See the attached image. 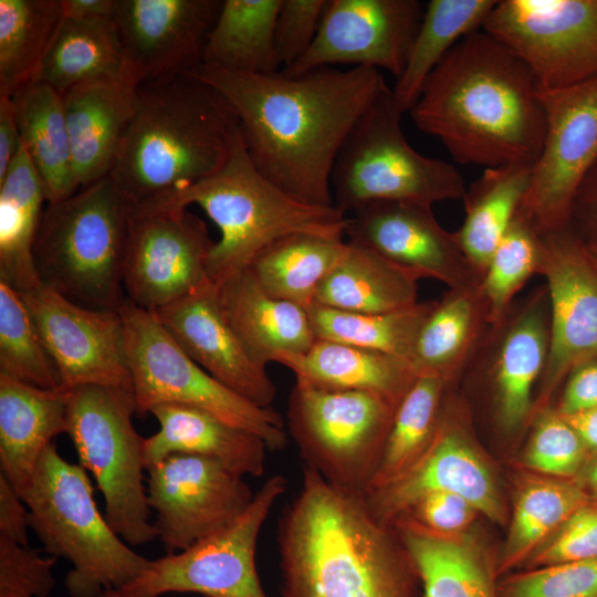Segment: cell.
<instances>
[{
  "mask_svg": "<svg viewBox=\"0 0 597 597\" xmlns=\"http://www.w3.org/2000/svg\"><path fill=\"white\" fill-rule=\"evenodd\" d=\"M190 74L228 101L256 169L289 195L317 206H334L331 176L337 155L387 85L380 71L359 66L241 75L201 64Z\"/></svg>",
  "mask_w": 597,
  "mask_h": 597,
  "instance_id": "cell-1",
  "label": "cell"
},
{
  "mask_svg": "<svg viewBox=\"0 0 597 597\" xmlns=\"http://www.w3.org/2000/svg\"><path fill=\"white\" fill-rule=\"evenodd\" d=\"M461 165L494 168L536 160L546 119L530 69L480 29L439 63L409 111Z\"/></svg>",
  "mask_w": 597,
  "mask_h": 597,
  "instance_id": "cell-2",
  "label": "cell"
},
{
  "mask_svg": "<svg viewBox=\"0 0 597 597\" xmlns=\"http://www.w3.org/2000/svg\"><path fill=\"white\" fill-rule=\"evenodd\" d=\"M277 547L284 597H415L420 582L395 527L307 465Z\"/></svg>",
  "mask_w": 597,
  "mask_h": 597,
  "instance_id": "cell-3",
  "label": "cell"
},
{
  "mask_svg": "<svg viewBox=\"0 0 597 597\" xmlns=\"http://www.w3.org/2000/svg\"><path fill=\"white\" fill-rule=\"evenodd\" d=\"M239 133L228 101L192 74L144 82L107 177L132 206L216 172Z\"/></svg>",
  "mask_w": 597,
  "mask_h": 597,
  "instance_id": "cell-4",
  "label": "cell"
},
{
  "mask_svg": "<svg viewBox=\"0 0 597 597\" xmlns=\"http://www.w3.org/2000/svg\"><path fill=\"white\" fill-rule=\"evenodd\" d=\"M198 205L220 231L208 259L213 284L250 268L276 240L295 232L344 238L347 216L335 205L296 199L264 177L249 157L240 127L227 161L212 175L142 206ZM138 206V205H136Z\"/></svg>",
  "mask_w": 597,
  "mask_h": 597,
  "instance_id": "cell-5",
  "label": "cell"
},
{
  "mask_svg": "<svg viewBox=\"0 0 597 597\" xmlns=\"http://www.w3.org/2000/svg\"><path fill=\"white\" fill-rule=\"evenodd\" d=\"M130 210L109 177L48 203L33 247L40 283L81 306L118 311Z\"/></svg>",
  "mask_w": 597,
  "mask_h": 597,
  "instance_id": "cell-6",
  "label": "cell"
},
{
  "mask_svg": "<svg viewBox=\"0 0 597 597\" xmlns=\"http://www.w3.org/2000/svg\"><path fill=\"white\" fill-rule=\"evenodd\" d=\"M21 496L45 552L73 565L64 580L71 597L119 591L148 565L98 511L86 470L64 460L54 443L42 453Z\"/></svg>",
  "mask_w": 597,
  "mask_h": 597,
  "instance_id": "cell-7",
  "label": "cell"
},
{
  "mask_svg": "<svg viewBox=\"0 0 597 597\" xmlns=\"http://www.w3.org/2000/svg\"><path fill=\"white\" fill-rule=\"evenodd\" d=\"M402 113L386 85L356 122L335 160L334 205L346 216L380 200L427 206L463 200L467 187L452 164L418 153L401 129Z\"/></svg>",
  "mask_w": 597,
  "mask_h": 597,
  "instance_id": "cell-8",
  "label": "cell"
},
{
  "mask_svg": "<svg viewBox=\"0 0 597 597\" xmlns=\"http://www.w3.org/2000/svg\"><path fill=\"white\" fill-rule=\"evenodd\" d=\"M134 415L130 392L96 385L69 390L65 433L104 496L108 524L132 546L157 538L145 486V439Z\"/></svg>",
  "mask_w": 597,
  "mask_h": 597,
  "instance_id": "cell-9",
  "label": "cell"
},
{
  "mask_svg": "<svg viewBox=\"0 0 597 597\" xmlns=\"http://www.w3.org/2000/svg\"><path fill=\"white\" fill-rule=\"evenodd\" d=\"M118 311L137 416L143 417L161 404L193 406L256 434L270 451L286 447L289 433L277 410L250 402L209 375L180 348L155 312L127 297Z\"/></svg>",
  "mask_w": 597,
  "mask_h": 597,
  "instance_id": "cell-10",
  "label": "cell"
},
{
  "mask_svg": "<svg viewBox=\"0 0 597 597\" xmlns=\"http://www.w3.org/2000/svg\"><path fill=\"white\" fill-rule=\"evenodd\" d=\"M398 404L371 391L325 390L295 378L286 430L305 464L328 483L365 495Z\"/></svg>",
  "mask_w": 597,
  "mask_h": 597,
  "instance_id": "cell-11",
  "label": "cell"
},
{
  "mask_svg": "<svg viewBox=\"0 0 597 597\" xmlns=\"http://www.w3.org/2000/svg\"><path fill=\"white\" fill-rule=\"evenodd\" d=\"M286 488L283 475L270 476L233 524L180 553L149 561L143 573L118 593L124 597H159L167 593L268 597L255 567L256 543Z\"/></svg>",
  "mask_w": 597,
  "mask_h": 597,
  "instance_id": "cell-12",
  "label": "cell"
},
{
  "mask_svg": "<svg viewBox=\"0 0 597 597\" xmlns=\"http://www.w3.org/2000/svg\"><path fill=\"white\" fill-rule=\"evenodd\" d=\"M482 30L530 69L541 91L597 76V0H501Z\"/></svg>",
  "mask_w": 597,
  "mask_h": 597,
  "instance_id": "cell-13",
  "label": "cell"
},
{
  "mask_svg": "<svg viewBox=\"0 0 597 597\" xmlns=\"http://www.w3.org/2000/svg\"><path fill=\"white\" fill-rule=\"evenodd\" d=\"M546 128L519 216L538 234L568 228L574 201L597 160V76L541 91Z\"/></svg>",
  "mask_w": 597,
  "mask_h": 597,
  "instance_id": "cell-14",
  "label": "cell"
},
{
  "mask_svg": "<svg viewBox=\"0 0 597 597\" xmlns=\"http://www.w3.org/2000/svg\"><path fill=\"white\" fill-rule=\"evenodd\" d=\"M214 242L187 208L132 206L123 266L126 297L157 312L209 281Z\"/></svg>",
  "mask_w": 597,
  "mask_h": 597,
  "instance_id": "cell-15",
  "label": "cell"
},
{
  "mask_svg": "<svg viewBox=\"0 0 597 597\" xmlns=\"http://www.w3.org/2000/svg\"><path fill=\"white\" fill-rule=\"evenodd\" d=\"M146 471L153 524L170 554L233 524L255 495L242 475L206 457L174 453Z\"/></svg>",
  "mask_w": 597,
  "mask_h": 597,
  "instance_id": "cell-16",
  "label": "cell"
},
{
  "mask_svg": "<svg viewBox=\"0 0 597 597\" xmlns=\"http://www.w3.org/2000/svg\"><path fill=\"white\" fill-rule=\"evenodd\" d=\"M540 235L549 344L535 410L546 408L572 371L597 360V258L568 228Z\"/></svg>",
  "mask_w": 597,
  "mask_h": 597,
  "instance_id": "cell-17",
  "label": "cell"
},
{
  "mask_svg": "<svg viewBox=\"0 0 597 597\" xmlns=\"http://www.w3.org/2000/svg\"><path fill=\"white\" fill-rule=\"evenodd\" d=\"M431 492L455 493L492 522L503 524L507 521L495 476L459 417L455 405L447 398L434 436L425 452L406 471L368 491L364 499L374 516L390 525L412 503Z\"/></svg>",
  "mask_w": 597,
  "mask_h": 597,
  "instance_id": "cell-18",
  "label": "cell"
},
{
  "mask_svg": "<svg viewBox=\"0 0 597 597\" xmlns=\"http://www.w3.org/2000/svg\"><path fill=\"white\" fill-rule=\"evenodd\" d=\"M20 294L64 390L96 385L134 395L119 311L81 306L42 284Z\"/></svg>",
  "mask_w": 597,
  "mask_h": 597,
  "instance_id": "cell-19",
  "label": "cell"
},
{
  "mask_svg": "<svg viewBox=\"0 0 597 597\" xmlns=\"http://www.w3.org/2000/svg\"><path fill=\"white\" fill-rule=\"evenodd\" d=\"M425 7L418 0H327L313 44L281 71L296 75L322 66L350 64L385 70L398 78Z\"/></svg>",
  "mask_w": 597,
  "mask_h": 597,
  "instance_id": "cell-20",
  "label": "cell"
},
{
  "mask_svg": "<svg viewBox=\"0 0 597 597\" xmlns=\"http://www.w3.org/2000/svg\"><path fill=\"white\" fill-rule=\"evenodd\" d=\"M345 235L418 280L433 279L449 290L480 286L482 276L461 250L453 232L436 219L431 206L380 200L347 217Z\"/></svg>",
  "mask_w": 597,
  "mask_h": 597,
  "instance_id": "cell-21",
  "label": "cell"
},
{
  "mask_svg": "<svg viewBox=\"0 0 597 597\" xmlns=\"http://www.w3.org/2000/svg\"><path fill=\"white\" fill-rule=\"evenodd\" d=\"M222 0H116L114 21L139 83L187 75L202 64Z\"/></svg>",
  "mask_w": 597,
  "mask_h": 597,
  "instance_id": "cell-22",
  "label": "cell"
},
{
  "mask_svg": "<svg viewBox=\"0 0 597 597\" xmlns=\"http://www.w3.org/2000/svg\"><path fill=\"white\" fill-rule=\"evenodd\" d=\"M180 348L223 386L260 407H272L276 388L266 368L247 354L210 280L155 312Z\"/></svg>",
  "mask_w": 597,
  "mask_h": 597,
  "instance_id": "cell-23",
  "label": "cell"
},
{
  "mask_svg": "<svg viewBox=\"0 0 597 597\" xmlns=\"http://www.w3.org/2000/svg\"><path fill=\"white\" fill-rule=\"evenodd\" d=\"M139 84L128 69L62 95L78 190L108 176L132 119Z\"/></svg>",
  "mask_w": 597,
  "mask_h": 597,
  "instance_id": "cell-24",
  "label": "cell"
},
{
  "mask_svg": "<svg viewBox=\"0 0 597 597\" xmlns=\"http://www.w3.org/2000/svg\"><path fill=\"white\" fill-rule=\"evenodd\" d=\"M499 329L503 334L492 366L496 415L501 428L514 432L535 411L533 391L547 360L549 306L545 285L515 314L511 312Z\"/></svg>",
  "mask_w": 597,
  "mask_h": 597,
  "instance_id": "cell-25",
  "label": "cell"
},
{
  "mask_svg": "<svg viewBox=\"0 0 597 597\" xmlns=\"http://www.w3.org/2000/svg\"><path fill=\"white\" fill-rule=\"evenodd\" d=\"M222 311L249 357L266 368L277 354H301L316 342L306 310L270 295L247 269L217 284Z\"/></svg>",
  "mask_w": 597,
  "mask_h": 597,
  "instance_id": "cell-26",
  "label": "cell"
},
{
  "mask_svg": "<svg viewBox=\"0 0 597 597\" xmlns=\"http://www.w3.org/2000/svg\"><path fill=\"white\" fill-rule=\"evenodd\" d=\"M149 413L158 420L159 430L145 439L146 469L181 453L217 460L242 476L263 475L269 449L256 434L188 405L161 404Z\"/></svg>",
  "mask_w": 597,
  "mask_h": 597,
  "instance_id": "cell-27",
  "label": "cell"
},
{
  "mask_svg": "<svg viewBox=\"0 0 597 597\" xmlns=\"http://www.w3.org/2000/svg\"><path fill=\"white\" fill-rule=\"evenodd\" d=\"M69 391L0 375V473L20 493L30 486L52 440L66 432Z\"/></svg>",
  "mask_w": 597,
  "mask_h": 597,
  "instance_id": "cell-28",
  "label": "cell"
},
{
  "mask_svg": "<svg viewBox=\"0 0 597 597\" xmlns=\"http://www.w3.org/2000/svg\"><path fill=\"white\" fill-rule=\"evenodd\" d=\"M391 525L416 566L425 597H499L496 557L475 536L436 534L405 521Z\"/></svg>",
  "mask_w": 597,
  "mask_h": 597,
  "instance_id": "cell-29",
  "label": "cell"
},
{
  "mask_svg": "<svg viewBox=\"0 0 597 597\" xmlns=\"http://www.w3.org/2000/svg\"><path fill=\"white\" fill-rule=\"evenodd\" d=\"M279 363L307 384L325 390H365L399 404L417 376L410 364L381 352L316 339L301 354H277Z\"/></svg>",
  "mask_w": 597,
  "mask_h": 597,
  "instance_id": "cell-30",
  "label": "cell"
},
{
  "mask_svg": "<svg viewBox=\"0 0 597 597\" xmlns=\"http://www.w3.org/2000/svg\"><path fill=\"white\" fill-rule=\"evenodd\" d=\"M45 201L43 184L21 140L0 180V280L19 293L41 284L33 247Z\"/></svg>",
  "mask_w": 597,
  "mask_h": 597,
  "instance_id": "cell-31",
  "label": "cell"
},
{
  "mask_svg": "<svg viewBox=\"0 0 597 597\" xmlns=\"http://www.w3.org/2000/svg\"><path fill=\"white\" fill-rule=\"evenodd\" d=\"M418 279L375 251L347 241V250L321 282L315 302L327 307L386 313L418 301Z\"/></svg>",
  "mask_w": 597,
  "mask_h": 597,
  "instance_id": "cell-32",
  "label": "cell"
},
{
  "mask_svg": "<svg viewBox=\"0 0 597 597\" xmlns=\"http://www.w3.org/2000/svg\"><path fill=\"white\" fill-rule=\"evenodd\" d=\"M127 70L114 19L64 17L33 82L63 95L81 84L115 77Z\"/></svg>",
  "mask_w": 597,
  "mask_h": 597,
  "instance_id": "cell-33",
  "label": "cell"
},
{
  "mask_svg": "<svg viewBox=\"0 0 597 597\" xmlns=\"http://www.w3.org/2000/svg\"><path fill=\"white\" fill-rule=\"evenodd\" d=\"M282 0H222L202 65L241 75L280 72L274 30Z\"/></svg>",
  "mask_w": 597,
  "mask_h": 597,
  "instance_id": "cell-34",
  "label": "cell"
},
{
  "mask_svg": "<svg viewBox=\"0 0 597 597\" xmlns=\"http://www.w3.org/2000/svg\"><path fill=\"white\" fill-rule=\"evenodd\" d=\"M21 140L43 184L48 203L78 191L62 95L51 86L32 82L12 96Z\"/></svg>",
  "mask_w": 597,
  "mask_h": 597,
  "instance_id": "cell-35",
  "label": "cell"
},
{
  "mask_svg": "<svg viewBox=\"0 0 597 597\" xmlns=\"http://www.w3.org/2000/svg\"><path fill=\"white\" fill-rule=\"evenodd\" d=\"M533 164L515 163L484 169L467 188L464 220L454 237L467 259L482 276L519 213L528 188Z\"/></svg>",
  "mask_w": 597,
  "mask_h": 597,
  "instance_id": "cell-36",
  "label": "cell"
},
{
  "mask_svg": "<svg viewBox=\"0 0 597 597\" xmlns=\"http://www.w3.org/2000/svg\"><path fill=\"white\" fill-rule=\"evenodd\" d=\"M486 325L479 287L449 290L434 301L420 328L410 358L415 375L438 377L450 384Z\"/></svg>",
  "mask_w": 597,
  "mask_h": 597,
  "instance_id": "cell-37",
  "label": "cell"
},
{
  "mask_svg": "<svg viewBox=\"0 0 597 597\" xmlns=\"http://www.w3.org/2000/svg\"><path fill=\"white\" fill-rule=\"evenodd\" d=\"M589 500L575 479L542 474L526 478L517 489L506 540L496 556L498 577L522 567L528 556Z\"/></svg>",
  "mask_w": 597,
  "mask_h": 597,
  "instance_id": "cell-38",
  "label": "cell"
},
{
  "mask_svg": "<svg viewBox=\"0 0 597 597\" xmlns=\"http://www.w3.org/2000/svg\"><path fill=\"white\" fill-rule=\"evenodd\" d=\"M496 0H430L402 73L391 88L399 111L409 113L430 74L464 36L482 29Z\"/></svg>",
  "mask_w": 597,
  "mask_h": 597,
  "instance_id": "cell-39",
  "label": "cell"
},
{
  "mask_svg": "<svg viewBox=\"0 0 597 597\" xmlns=\"http://www.w3.org/2000/svg\"><path fill=\"white\" fill-rule=\"evenodd\" d=\"M346 250L344 238L295 232L262 251L249 270L270 295L306 308Z\"/></svg>",
  "mask_w": 597,
  "mask_h": 597,
  "instance_id": "cell-40",
  "label": "cell"
},
{
  "mask_svg": "<svg viewBox=\"0 0 597 597\" xmlns=\"http://www.w3.org/2000/svg\"><path fill=\"white\" fill-rule=\"evenodd\" d=\"M63 18L62 0H0V95L33 82Z\"/></svg>",
  "mask_w": 597,
  "mask_h": 597,
  "instance_id": "cell-41",
  "label": "cell"
},
{
  "mask_svg": "<svg viewBox=\"0 0 597 597\" xmlns=\"http://www.w3.org/2000/svg\"><path fill=\"white\" fill-rule=\"evenodd\" d=\"M434 301L386 313H357L327 307L316 302L305 310L316 339L373 349L410 364L422 324Z\"/></svg>",
  "mask_w": 597,
  "mask_h": 597,
  "instance_id": "cell-42",
  "label": "cell"
},
{
  "mask_svg": "<svg viewBox=\"0 0 597 597\" xmlns=\"http://www.w3.org/2000/svg\"><path fill=\"white\" fill-rule=\"evenodd\" d=\"M449 385L432 376L415 379L396 408L379 465L366 493L397 478L425 452L437 430Z\"/></svg>",
  "mask_w": 597,
  "mask_h": 597,
  "instance_id": "cell-43",
  "label": "cell"
},
{
  "mask_svg": "<svg viewBox=\"0 0 597 597\" xmlns=\"http://www.w3.org/2000/svg\"><path fill=\"white\" fill-rule=\"evenodd\" d=\"M0 375L42 389H63L59 370L42 342L25 302L17 290L2 280Z\"/></svg>",
  "mask_w": 597,
  "mask_h": 597,
  "instance_id": "cell-44",
  "label": "cell"
},
{
  "mask_svg": "<svg viewBox=\"0 0 597 597\" xmlns=\"http://www.w3.org/2000/svg\"><path fill=\"white\" fill-rule=\"evenodd\" d=\"M541 235L519 214L493 252L479 286L488 325L499 329L527 280L538 273Z\"/></svg>",
  "mask_w": 597,
  "mask_h": 597,
  "instance_id": "cell-45",
  "label": "cell"
},
{
  "mask_svg": "<svg viewBox=\"0 0 597 597\" xmlns=\"http://www.w3.org/2000/svg\"><path fill=\"white\" fill-rule=\"evenodd\" d=\"M589 458L577 432L556 410H540L523 463L542 475L575 479Z\"/></svg>",
  "mask_w": 597,
  "mask_h": 597,
  "instance_id": "cell-46",
  "label": "cell"
},
{
  "mask_svg": "<svg viewBox=\"0 0 597 597\" xmlns=\"http://www.w3.org/2000/svg\"><path fill=\"white\" fill-rule=\"evenodd\" d=\"M496 587L499 597H597V559L509 573Z\"/></svg>",
  "mask_w": 597,
  "mask_h": 597,
  "instance_id": "cell-47",
  "label": "cell"
},
{
  "mask_svg": "<svg viewBox=\"0 0 597 597\" xmlns=\"http://www.w3.org/2000/svg\"><path fill=\"white\" fill-rule=\"evenodd\" d=\"M597 559V500H589L541 544L523 564L524 569Z\"/></svg>",
  "mask_w": 597,
  "mask_h": 597,
  "instance_id": "cell-48",
  "label": "cell"
},
{
  "mask_svg": "<svg viewBox=\"0 0 597 597\" xmlns=\"http://www.w3.org/2000/svg\"><path fill=\"white\" fill-rule=\"evenodd\" d=\"M55 562L28 544L0 537V597H46L54 586Z\"/></svg>",
  "mask_w": 597,
  "mask_h": 597,
  "instance_id": "cell-49",
  "label": "cell"
},
{
  "mask_svg": "<svg viewBox=\"0 0 597 597\" xmlns=\"http://www.w3.org/2000/svg\"><path fill=\"white\" fill-rule=\"evenodd\" d=\"M327 0H282L274 42L282 70L301 59L318 32Z\"/></svg>",
  "mask_w": 597,
  "mask_h": 597,
  "instance_id": "cell-50",
  "label": "cell"
},
{
  "mask_svg": "<svg viewBox=\"0 0 597 597\" xmlns=\"http://www.w3.org/2000/svg\"><path fill=\"white\" fill-rule=\"evenodd\" d=\"M479 513V510L461 495L431 492L412 503L391 524L405 521L436 534L455 535L467 532Z\"/></svg>",
  "mask_w": 597,
  "mask_h": 597,
  "instance_id": "cell-51",
  "label": "cell"
},
{
  "mask_svg": "<svg viewBox=\"0 0 597 597\" xmlns=\"http://www.w3.org/2000/svg\"><path fill=\"white\" fill-rule=\"evenodd\" d=\"M597 407V360L586 363L565 380V387L556 410L569 416Z\"/></svg>",
  "mask_w": 597,
  "mask_h": 597,
  "instance_id": "cell-52",
  "label": "cell"
},
{
  "mask_svg": "<svg viewBox=\"0 0 597 597\" xmlns=\"http://www.w3.org/2000/svg\"><path fill=\"white\" fill-rule=\"evenodd\" d=\"M29 510L22 496L0 473V537L28 544Z\"/></svg>",
  "mask_w": 597,
  "mask_h": 597,
  "instance_id": "cell-53",
  "label": "cell"
},
{
  "mask_svg": "<svg viewBox=\"0 0 597 597\" xmlns=\"http://www.w3.org/2000/svg\"><path fill=\"white\" fill-rule=\"evenodd\" d=\"M20 142L14 102L10 96L0 95V180L6 176Z\"/></svg>",
  "mask_w": 597,
  "mask_h": 597,
  "instance_id": "cell-54",
  "label": "cell"
},
{
  "mask_svg": "<svg viewBox=\"0 0 597 597\" xmlns=\"http://www.w3.org/2000/svg\"><path fill=\"white\" fill-rule=\"evenodd\" d=\"M578 213L590 233V241L597 240V160L584 179L574 201L572 217Z\"/></svg>",
  "mask_w": 597,
  "mask_h": 597,
  "instance_id": "cell-55",
  "label": "cell"
},
{
  "mask_svg": "<svg viewBox=\"0 0 597 597\" xmlns=\"http://www.w3.org/2000/svg\"><path fill=\"white\" fill-rule=\"evenodd\" d=\"M64 17L113 19L116 0H62Z\"/></svg>",
  "mask_w": 597,
  "mask_h": 597,
  "instance_id": "cell-56",
  "label": "cell"
},
{
  "mask_svg": "<svg viewBox=\"0 0 597 597\" xmlns=\"http://www.w3.org/2000/svg\"><path fill=\"white\" fill-rule=\"evenodd\" d=\"M563 417L577 432L589 457L597 454V407Z\"/></svg>",
  "mask_w": 597,
  "mask_h": 597,
  "instance_id": "cell-57",
  "label": "cell"
},
{
  "mask_svg": "<svg viewBox=\"0 0 597 597\" xmlns=\"http://www.w3.org/2000/svg\"><path fill=\"white\" fill-rule=\"evenodd\" d=\"M575 480L591 500H597V454L588 458Z\"/></svg>",
  "mask_w": 597,
  "mask_h": 597,
  "instance_id": "cell-58",
  "label": "cell"
},
{
  "mask_svg": "<svg viewBox=\"0 0 597 597\" xmlns=\"http://www.w3.org/2000/svg\"><path fill=\"white\" fill-rule=\"evenodd\" d=\"M101 597H124L116 590H106Z\"/></svg>",
  "mask_w": 597,
  "mask_h": 597,
  "instance_id": "cell-59",
  "label": "cell"
},
{
  "mask_svg": "<svg viewBox=\"0 0 597 597\" xmlns=\"http://www.w3.org/2000/svg\"><path fill=\"white\" fill-rule=\"evenodd\" d=\"M587 244L590 248L594 255L597 258V240L588 242Z\"/></svg>",
  "mask_w": 597,
  "mask_h": 597,
  "instance_id": "cell-60",
  "label": "cell"
}]
</instances>
